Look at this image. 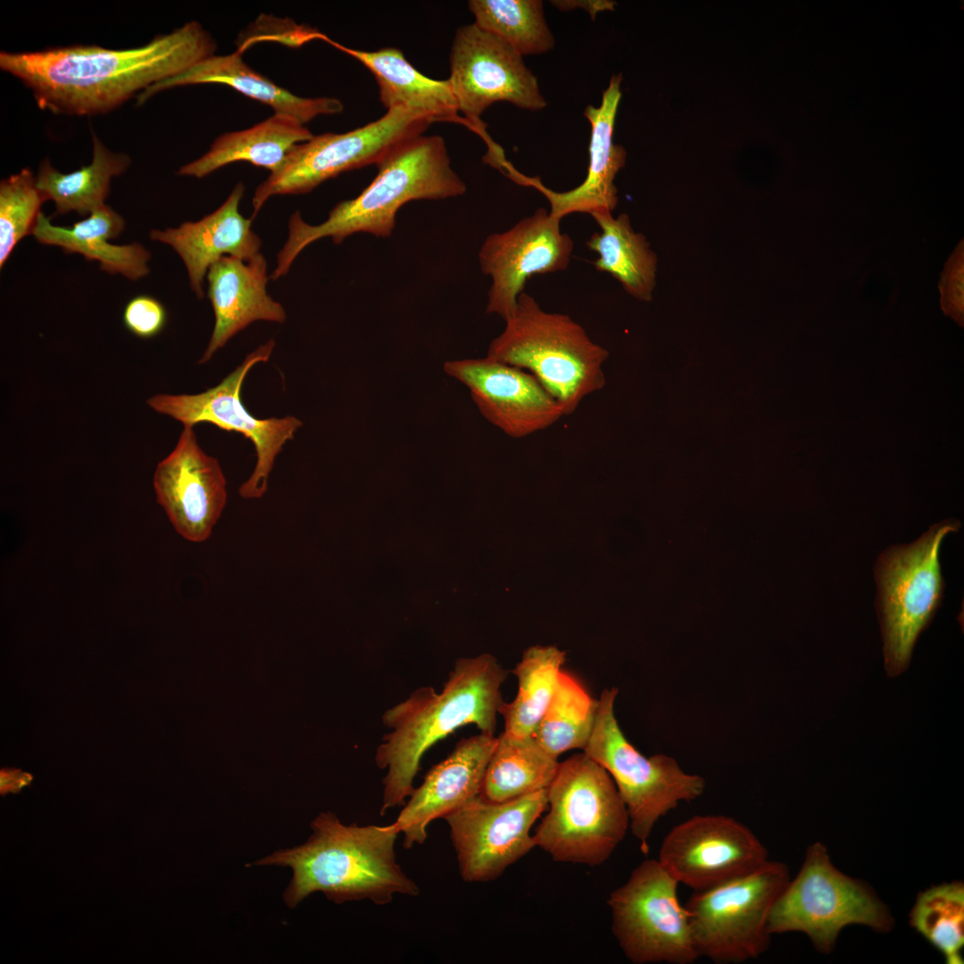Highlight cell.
Returning <instances> with one entry per match:
<instances>
[{
    "instance_id": "4fadbf2b",
    "label": "cell",
    "mask_w": 964,
    "mask_h": 964,
    "mask_svg": "<svg viewBox=\"0 0 964 964\" xmlns=\"http://www.w3.org/2000/svg\"><path fill=\"white\" fill-rule=\"evenodd\" d=\"M678 884L658 860L649 859L610 894L612 933L632 963L690 964L699 958Z\"/></svg>"
},
{
    "instance_id": "7a4b0ae2",
    "label": "cell",
    "mask_w": 964,
    "mask_h": 964,
    "mask_svg": "<svg viewBox=\"0 0 964 964\" xmlns=\"http://www.w3.org/2000/svg\"><path fill=\"white\" fill-rule=\"evenodd\" d=\"M507 675L489 654L461 658L441 692L420 687L385 711L383 724L391 731L382 737L375 754L377 767L386 769L381 815L403 805L411 795L420 760L436 742L468 724L494 734Z\"/></svg>"
},
{
    "instance_id": "603a6c76",
    "label": "cell",
    "mask_w": 964,
    "mask_h": 964,
    "mask_svg": "<svg viewBox=\"0 0 964 964\" xmlns=\"http://www.w3.org/2000/svg\"><path fill=\"white\" fill-rule=\"evenodd\" d=\"M206 276L215 324L198 363L207 362L252 322H285V309L267 293V262L261 253L249 261L222 256L209 268Z\"/></svg>"
},
{
    "instance_id": "1f68e13d",
    "label": "cell",
    "mask_w": 964,
    "mask_h": 964,
    "mask_svg": "<svg viewBox=\"0 0 964 964\" xmlns=\"http://www.w3.org/2000/svg\"><path fill=\"white\" fill-rule=\"evenodd\" d=\"M598 700L571 674L561 670L552 701L533 736L557 758L586 747L594 726Z\"/></svg>"
},
{
    "instance_id": "9a60e30c",
    "label": "cell",
    "mask_w": 964,
    "mask_h": 964,
    "mask_svg": "<svg viewBox=\"0 0 964 964\" xmlns=\"http://www.w3.org/2000/svg\"><path fill=\"white\" fill-rule=\"evenodd\" d=\"M547 807V788L505 802L481 795L445 815L465 882H489L536 847L530 830Z\"/></svg>"
},
{
    "instance_id": "74e56055",
    "label": "cell",
    "mask_w": 964,
    "mask_h": 964,
    "mask_svg": "<svg viewBox=\"0 0 964 964\" xmlns=\"http://www.w3.org/2000/svg\"><path fill=\"white\" fill-rule=\"evenodd\" d=\"M551 3L559 10L565 12L582 8L589 12L593 20L597 12L613 11L616 4L614 1L610 0H555Z\"/></svg>"
},
{
    "instance_id": "2e32d148",
    "label": "cell",
    "mask_w": 964,
    "mask_h": 964,
    "mask_svg": "<svg viewBox=\"0 0 964 964\" xmlns=\"http://www.w3.org/2000/svg\"><path fill=\"white\" fill-rule=\"evenodd\" d=\"M658 860L678 883L702 892L746 876L769 859L744 824L723 815H696L672 827Z\"/></svg>"
},
{
    "instance_id": "44dd1931",
    "label": "cell",
    "mask_w": 964,
    "mask_h": 964,
    "mask_svg": "<svg viewBox=\"0 0 964 964\" xmlns=\"http://www.w3.org/2000/svg\"><path fill=\"white\" fill-rule=\"evenodd\" d=\"M620 74L613 75L603 91L600 106L587 105L585 117L591 126L589 162L585 180L577 187L556 192L542 184L538 177L530 178L515 170L511 179L541 192L550 204L549 213L555 219L580 212H612L618 204L614 180L626 163L627 153L613 142L618 107L621 99Z\"/></svg>"
},
{
    "instance_id": "8fae6325",
    "label": "cell",
    "mask_w": 964,
    "mask_h": 964,
    "mask_svg": "<svg viewBox=\"0 0 964 964\" xmlns=\"http://www.w3.org/2000/svg\"><path fill=\"white\" fill-rule=\"evenodd\" d=\"M447 79L459 112L486 143V162L502 169L506 160L502 148L487 135L481 114L493 104L508 102L519 108L539 111L546 106L537 78L523 56L507 43L475 23L456 30L450 52Z\"/></svg>"
},
{
    "instance_id": "5b68a950",
    "label": "cell",
    "mask_w": 964,
    "mask_h": 964,
    "mask_svg": "<svg viewBox=\"0 0 964 964\" xmlns=\"http://www.w3.org/2000/svg\"><path fill=\"white\" fill-rule=\"evenodd\" d=\"M486 356L531 373L565 416L604 386L602 365L609 353L571 317L544 311L523 292Z\"/></svg>"
},
{
    "instance_id": "484cf974",
    "label": "cell",
    "mask_w": 964,
    "mask_h": 964,
    "mask_svg": "<svg viewBox=\"0 0 964 964\" xmlns=\"http://www.w3.org/2000/svg\"><path fill=\"white\" fill-rule=\"evenodd\" d=\"M124 229V218L104 204L71 228L53 225L50 218L41 212L32 235L40 244L58 246L65 253H79L87 261L98 262L102 270L137 280L148 275L151 253L137 242L129 245L108 242L119 237Z\"/></svg>"
},
{
    "instance_id": "cb8c5ba5",
    "label": "cell",
    "mask_w": 964,
    "mask_h": 964,
    "mask_svg": "<svg viewBox=\"0 0 964 964\" xmlns=\"http://www.w3.org/2000/svg\"><path fill=\"white\" fill-rule=\"evenodd\" d=\"M206 83L231 87L270 106L275 113L290 115L304 125L319 115L337 114L344 110L337 98L301 97L278 87L248 66L240 51L224 55L212 54L185 71L151 86L137 96V103L142 104L154 94L174 87Z\"/></svg>"
},
{
    "instance_id": "8992f818",
    "label": "cell",
    "mask_w": 964,
    "mask_h": 964,
    "mask_svg": "<svg viewBox=\"0 0 964 964\" xmlns=\"http://www.w3.org/2000/svg\"><path fill=\"white\" fill-rule=\"evenodd\" d=\"M549 810L533 835L554 861L591 867L606 861L629 827L611 775L585 752L562 762L547 788Z\"/></svg>"
},
{
    "instance_id": "ac0fdd59",
    "label": "cell",
    "mask_w": 964,
    "mask_h": 964,
    "mask_svg": "<svg viewBox=\"0 0 964 964\" xmlns=\"http://www.w3.org/2000/svg\"><path fill=\"white\" fill-rule=\"evenodd\" d=\"M193 428L184 426L175 448L158 463L153 484L178 534L202 543L226 506L227 481L218 460L200 447Z\"/></svg>"
},
{
    "instance_id": "7c38bea8",
    "label": "cell",
    "mask_w": 964,
    "mask_h": 964,
    "mask_svg": "<svg viewBox=\"0 0 964 964\" xmlns=\"http://www.w3.org/2000/svg\"><path fill=\"white\" fill-rule=\"evenodd\" d=\"M430 124L421 113L394 108L353 130L313 135L295 145L280 167L256 187L251 219L275 195L305 194L342 172L378 164L402 142L422 135Z\"/></svg>"
},
{
    "instance_id": "ffe728a7",
    "label": "cell",
    "mask_w": 964,
    "mask_h": 964,
    "mask_svg": "<svg viewBox=\"0 0 964 964\" xmlns=\"http://www.w3.org/2000/svg\"><path fill=\"white\" fill-rule=\"evenodd\" d=\"M495 743L494 735L482 732L462 738L445 760L429 769L394 822L403 835V848L422 844L431 821L480 795Z\"/></svg>"
},
{
    "instance_id": "d590c367",
    "label": "cell",
    "mask_w": 964,
    "mask_h": 964,
    "mask_svg": "<svg viewBox=\"0 0 964 964\" xmlns=\"http://www.w3.org/2000/svg\"><path fill=\"white\" fill-rule=\"evenodd\" d=\"M122 318L124 326L130 333L140 338H151L163 329L167 313L157 299L139 295L127 303Z\"/></svg>"
},
{
    "instance_id": "d6a6232c",
    "label": "cell",
    "mask_w": 964,
    "mask_h": 964,
    "mask_svg": "<svg viewBox=\"0 0 964 964\" xmlns=\"http://www.w3.org/2000/svg\"><path fill=\"white\" fill-rule=\"evenodd\" d=\"M474 23L520 55L545 54L555 45L540 0H471Z\"/></svg>"
},
{
    "instance_id": "30bf717a",
    "label": "cell",
    "mask_w": 964,
    "mask_h": 964,
    "mask_svg": "<svg viewBox=\"0 0 964 964\" xmlns=\"http://www.w3.org/2000/svg\"><path fill=\"white\" fill-rule=\"evenodd\" d=\"M789 880L785 863L767 860L746 876L694 892L685 907L698 957L740 963L764 953L770 911Z\"/></svg>"
},
{
    "instance_id": "e0dca14e",
    "label": "cell",
    "mask_w": 964,
    "mask_h": 964,
    "mask_svg": "<svg viewBox=\"0 0 964 964\" xmlns=\"http://www.w3.org/2000/svg\"><path fill=\"white\" fill-rule=\"evenodd\" d=\"M560 223L545 208H538L509 229L486 238L478 261L482 272L491 278L486 313L505 320L531 277L569 267L574 243Z\"/></svg>"
},
{
    "instance_id": "83f0119b",
    "label": "cell",
    "mask_w": 964,
    "mask_h": 964,
    "mask_svg": "<svg viewBox=\"0 0 964 964\" xmlns=\"http://www.w3.org/2000/svg\"><path fill=\"white\" fill-rule=\"evenodd\" d=\"M600 230L586 241L598 254L594 266L616 278L634 298L650 302L656 286L658 258L645 237L636 232L627 214L613 217L612 212L590 215Z\"/></svg>"
},
{
    "instance_id": "52a82bcc",
    "label": "cell",
    "mask_w": 964,
    "mask_h": 964,
    "mask_svg": "<svg viewBox=\"0 0 964 964\" xmlns=\"http://www.w3.org/2000/svg\"><path fill=\"white\" fill-rule=\"evenodd\" d=\"M850 925L888 933L894 918L873 888L837 869L827 847L814 843L772 907L768 930L770 935L803 933L819 952L829 953L841 930Z\"/></svg>"
},
{
    "instance_id": "d6986e66",
    "label": "cell",
    "mask_w": 964,
    "mask_h": 964,
    "mask_svg": "<svg viewBox=\"0 0 964 964\" xmlns=\"http://www.w3.org/2000/svg\"><path fill=\"white\" fill-rule=\"evenodd\" d=\"M443 369L468 388L481 415L512 438L542 431L564 416L554 398L522 369L488 356L447 361Z\"/></svg>"
},
{
    "instance_id": "7402d4cb",
    "label": "cell",
    "mask_w": 964,
    "mask_h": 964,
    "mask_svg": "<svg viewBox=\"0 0 964 964\" xmlns=\"http://www.w3.org/2000/svg\"><path fill=\"white\" fill-rule=\"evenodd\" d=\"M245 186L238 182L226 201L197 221L178 228L153 229L150 238L170 245L183 261L192 290L204 297L203 283L209 268L222 256L249 261L260 253L262 241L252 230V219L238 210Z\"/></svg>"
},
{
    "instance_id": "4dcf8cb0",
    "label": "cell",
    "mask_w": 964,
    "mask_h": 964,
    "mask_svg": "<svg viewBox=\"0 0 964 964\" xmlns=\"http://www.w3.org/2000/svg\"><path fill=\"white\" fill-rule=\"evenodd\" d=\"M565 660V652L553 645H536L523 652L512 670L518 679L517 695L511 702H503L498 711L504 719V733L533 735L552 701Z\"/></svg>"
},
{
    "instance_id": "f546056e",
    "label": "cell",
    "mask_w": 964,
    "mask_h": 964,
    "mask_svg": "<svg viewBox=\"0 0 964 964\" xmlns=\"http://www.w3.org/2000/svg\"><path fill=\"white\" fill-rule=\"evenodd\" d=\"M559 764L533 735L519 737L503 732L496 737L480 795L499 802L546 789Z\"/></svg>"
},
{
    "instance_id": "4316f807",
    "label": "cell",
    "mask_w": 964,
    "mask_h": 964,
    "mask_svg": "<svg viewBox=\"0 0 964 964\" xmlns=\"http://www.w3.org/2000/svg\"><path fill=\"white\" fill-rule=\"evenodd\" d=\"M312 137L295 117L274 112L248 129L220 135L204 154L180 167L178 174L201 179L236 162H250L273 172L295 145Z\"/></svg>"
},
{
    "instance_id": "3957f363",
    "label": "cell",
    "mask_w": 964,
    "mask_h": 964,
    "mask_svg": "<svg viewBox=\"0 0 964 964\" xmlns=\"http://www.w3.org/2000/svg\"><path fill=\"white\" fill-rule=\"evenodd\" d=\"M312 834L298 846L281 849L248 866H277L292 870L283 893L289 908L321 892L335 903L369 900L378 905L396 894L417 896L420 887L396 861L400 834L389 825H345L336 814L320 813L311 823Z\"/></svg>"
},
{
    "instance_id": "e575fe53",
    "label": "cell",
    "mask_w": 964,
    "mask_h": 964,
    "mask_svg": "<svg viewBox=\"0 0 964 964\" xmlns=\"http://www.w3.org/2000/svg\"><path fill=\"white\" fill-rule=\"evenodd\" d=\"M46 201L29 168L0 182V267L18 243L32 235L42 204Z\"/></svg>"
},
{
    "instance_id": "8d00e7d4",
    "label": "cell",
    "mask_w": 964,
    "mask_h": 964,
    "mask_svg": "<svg viewBox=\"0 0 964 964\" xmlns=\"http://www.w3.org/2000/svg\"><path fill=\"white\" fill-rule=\"evenodd\" d=\"M33 776L15 768H3L0 771V794L4 796L8 794H16L24 786L29 785Z\"/></svg>"
},
{
    "instance_id": "9c48e42d",
    "label": "cell",
    "mask_w": 964,
    "mask_h": 964,
    "mask_svg": "<svg viewBox=\"0 0 964 964\" xmlns=\"http://www.w3.org/2000/svg\"><path fill=\"white\" fill-rule=\"evenodd\" d=\"M618 688L604 689L598 700L591 736L583 750L611 775L627 807L629 828L644 852L657 821L679 802L692 801L704 790L698 775L684 772L665 754L645 757L627 741L614 713Z\"/></svg>"
},
{
    "instance_id": "d4e9b609",
    "label": "cell",
    "mask_w": 964,
    "mask_h": 964,
    "mask_svg": "<svg viewBox=\"0 0 964 964\" xmlns=\"http://www.w3.org/2000/svg\"><path fill=\"white\" fill-rule=\"evenodd\" d=\"M320 40L345 52L362 63L375 77L379 99L386 110L405 108L426 116L430 122H453L469 128L460 115L448 80L432 79L419 72L395 47L378 51L352 49L321 34Z\"/></svg>"
},
{
    "instance_id": "5bb4252c",
    "label": "cell",
    "mask_w": 964,
    "mask_h": 964,
    "mask_svg": "<svg viewBox=\"0 0 964 964\" xmlns=\"http://www.w3.org/2000/svg\"><path fill=\"white\" fill-rule=\"evenodd\" d=\"M274 346L272 339L259 346L220 383L204 392L196 395L157 394L146 400L151 409L184 426L211 423L226 431L240 433L251 440L256 453V464L249 478L238 488L239 495L245 499H259L266 493L278 454L303 425L295 416L257 419L242 402L241 389L247 373L255 364L266 362Z\"/></svg>"
},
{
    "instance_id": "f1b7e54d",
    "label": "cell",
    "mask_w": 964,
    "mask_h": 964,
    "mask_svg": "<svg viewBox=\"0 0 964 964\" xmlns=\"http://www.w3.org/2000/svg\"><path fill=\"white\" fill-rule=\"evenodd\" d=\"M93 159L90 164L62 173L44 160L36 176L37 186L46 200L55 204V214L75 212L79 215L91 213L105 204L111 180L122 174L129 166L130 157L108 149L95 132Z\"/></svg>"
},
{
    "instance_id": "277c9868",
    "label": "cell",
    "mask_w": 964,
    "mask_h": 964,
    "mask_svg": "<svg viewBox=\"0 0 964 964\" xmlns=\"http://www.w3.org/2000/svg\"><path fill=\"white\" fill-rule=\"evenodd\" d=\"M374 179L353 199L337 204L325 221L310 225L298 211L289 219L288 237L278 252L271 279L285 276L308 245L329 237L339 244L355 233L389 237L398 210L412 200L462 195L466 185L451 166L443 137L420 135L392 149L378 164Z\"/></svg>"
},
{
    "instance_id": "836d02e7",
    "label": "cell",
    "mask_w": 964,
    "mask_h": 964,
    "mask_svg": "<svg viewBox=\"0 0 964 964\" xmlns=\"http://www.w3.org/2000/svg\"><path fill=\"white\" fill-rule=\"evenodd\" d=\"M910 924L943 954L947 964H963L964 884L943 883L919 892Z\"/></svg>"
},
{
    "instance_id": "ba28073f",
    "label": "cell",
    "mask_w": 964,
    "mask_h": 964,
    "mask_svg": "<svg viewBox=\"0 0 964 964\" xmlns=\"http://www.w3.org/2000/svg\"><path fill=\"white\" fill-rule=\"evenodd\" d=\"M959 528L955 519L935 523L914 542L887 548L876 561V606L890 677L908 668L918 636L940 606L944 588L940 548Z\"/></svg>"
},
{
    "instance_id": "6da1fadb",
    "label": "cell",
    "mask_w": 964,
    "mask_h": 964,
    "mask_svg": "<svg viewBox=\"0 0 964 964\" xmlns=\"http://www.w3.org/2000/svg\"><path fill=\"white\" fill-rule=\"evenodd\" d=\"M215 50L211 34L192 21L132 48L75 45L32 52L2 51L0 68L32 92L40 109L91 116L118 108L151 86L214 54Z\"/></svg>"
}]
</instances>
